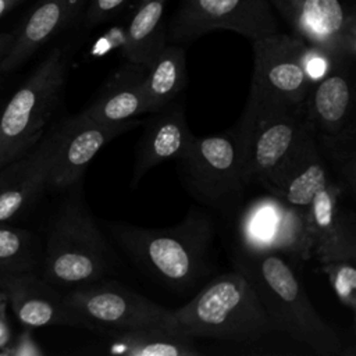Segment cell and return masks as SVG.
Here are the masks:
<instances>
[{"label":"cell","mask_w":356,"mask_h":356,"mask_svg":"<svg viewBox=\"0 0 356 356\" xmlns=\"http://www.w3.org/2000/svg\"><path fill=\"white\" fill-rule=\"evenodd\" d=\"M104 227L135 266L171 288H191L209 270L214 221L197 207L168 228L110 221Z\"/></svg>","instance_id":"1"},{"label":"cell","mask_w":356,"mask_h":356,"mask_svg":"<svg viewBox=\"0 0 356 356\" xmlns=\"http://www.w3.org/2000/svg\"><path fill=\"white\" fill-rule=\"evenodd\" d=\"M234 268L253 288L274 331L288 334L321 356L342 353L339 337L320 317L282 254L236 249Z\"/></svg>","instance_id":"2"},{"label":"cell","mask_w":356,"mask_h":356,"mask_svg":"<svg viewBox=\"0 0 356 356\" xmlns=\"http://www.w3.org/2000/svg\"><path fill=\"white\" fill-rule=\"evenodd\" d=\"M40 266V275L64 291L117 273V254L78 191L51 218Z\"/></svg>","instance_id":"3"},{"label":"cell","mask_w":356,"mask_h":356,"mask_svg":"<svg viewBox=\"0 0 356 356\" xmlns=\"http://www.w3.org/2000/svg\"><path fill=\"white\" fill-rule=\"evenodd\" d=\"M234 129L250 182L267 192L278 171L312 132L306 102L288 104L252 88Z\"/></svg>","instance_id":"4"},{"label":"cell","mask_w":356,"mask_h":356,"mask_svg":"<svg viewBox=\"0 0 356 356\" xmlns=\"http://www.w3.org/2000/svg\"><path fill=\"white\" fill-rule=\"evenodd\" d=\"M172 314L179 330L193 338L246 342L274 332L253 288L235 268L209 281Z\"/></svg>","instance_id":"5"},{"label":"cell","mask_w":356,"mask_h":356,"mask_svg":"<svg viewBox=\"0 0 356 356\" xmlns=\"http://www.w3.org/2000/svg\"><path fill=\"white\" fill-rule=\"evenodd\" d=\"M175 160L184 185L197 202L225 217L241 209L252 182L234 128L217 135H193Z\"/></svg>","instance_id":"6"},{"label":"cell","mask_w":356,"mask_h":356,"mask_svg":"<svg viewBox=\"0 0 356 356\" xmlns=\"http://www.w3.org/2000/svg\"><path fill=\"white\" fill-rule=\"evenodd\" d=\"M70 56L51 49L0 113V168L35 146L61 102Z\"/></svg>","instance_id":"7"},{"label":"cell","mask_w":356,"mask_h":356,"mask_svg":"<svg viewBox=\"0 0 356 356\" xmlns=\"http://www.w3.org/2000/svg\"><path fill=\"white\" fill-rule=\"evenodd\" d=\"M350 63L341 64L317 81L306 99L307 118L324 160L339 172L343 185L355 191L356 118Z\"/></svg>","instance_id":"8"},{"label":"cell","mask_w":356,"mask_h":356,"mask_svg":"<svg viewBox=\"0 0 356 356\" xmlns=\"http://www.w3.org/2000/svg\"><path fill=\"white\" fill-rule=\"evenodd\" d=\"M64 300L97 334L146 327L179 328L171 309L111 278L64 291Z\"/></svg>","instance_id":"9"},{"label":"cell","mask_w":356,"mask_h":356,"mask_svg":"<svg viewBox=\"0 0 356 356\" xmlns=\"http://www.w3.org/2000/svg\"><path fill=\"white\" fill-rule=\"evenodd\" d=\"M239 248L248 253H280L312 259L309 207L293 206L267 195L252 199L238 210Z\"/></svg>","instance_id":"10"},{"label":"cell","mask_w":356,"mask_h":356,"mask_svg":"<svg viewBox=\"0 0 356 356\" xmlns=\"http://www.w3.org/2000/svg\"><path fill=\"white\" fill-rule=\"evenodd\" d=\"M217 29L256 40L280 32V21L270 0H179L167 43L192 42Z\"/></svg>","instance_id":"11"},{"label":"cell","mask_w":356,"mask_h":356,"mask_svg":"<svg viewBox=\"0 0 356 356\" xmlns=\"http://www.w3.org/2000/svg\"><path fill=\"white\" fill-rule=\"evenodd\" d=\"M138 118L104 122L82 111L58 127V140L50 165L46 189L64 191L78 184L93 157L111 139L140 125Z\"/></svg>","instance_id":"12"},{"label":"cell","mask_w":356,"mask_h":356,"mask_svg":"<svg viewBox=\"0 0 356 356\" xmlns=\"http://www.w3.org/2000/svg\"><path fill=\"white\" fill-rule=\"evenodd\" d=\"M252 42L250 88L288 104H303L314 85L307 78L300 61L305 42L293 33L281 31Z\"/></svg>","instance_id":"13"},{"label":"cell","mask_w":356,"mask_h":356,"mask_svg":"<svg viewBox=\"0 0 356 356\" xmlns=\"http://www.w3.org/2000/svg\"><path fill=\"white\" fill-rule=\"evenodd\" d=\"M0 288L25 327L74 325L90 330L89 323L65 303L64 292L35 271L0 274Z\"/></svg>","instance_id":"14"},{"label":"cell","mask_w":356,"mask_h":356,"mask_svg":"<svg viewBox=\"0 0 356 356\" xmlns=\"http://www.w3.org/2000/svg\"><path fill=\"white\" fill-rule=\"evenodd\" d=\"M58 140V127L0 168V224H10L43 193Z\"/></svg>","instance_id":"15"},{"label":"cell","mask_w":356,"mask_h":356,"mask_svg":"<svg viewBox=\"0 0 356 356\" xmlns=\"http://www.w3.org/2000/svg\"><path fill=\"white\" fill-rule=\"evenodd\" d=\"M303 24L298 35L307 44L323 49L339 61L356 57L355 0H296Z\"/></svg>","instance_id":"16"},{"label":"cell","mask_w":356,"mask_h":356,"mask_svg":"<svg viewBox=\"0 0 356 356\" xmlns=\"http://www.w3.org/2000/svg\"><path fill=\"white\" fill-rule=\"evenodd\" d=\"M342 189L339 182L330 181L309 204L312 257L320 264L356 259L355 225L339 209Z\"/></svg>","instance_id":"17"},{"label":"cell","mask_w":356,"mask_h":356,"mask_svg":"<svg viewBox=\"0 0 356 356\" xmlns=\"http://www.w3.org/2000/svg\"><path fill=\"white\" fill-rule=\"evenodd\" d=\"M88 0H39L28 14L13 43L0 61V74H7L21 67L46 42L64 29L81 14Z\"/></svg>","instance_id":"18"},{"label":"cell","mask_w":356,"mask_h":356,"mask_svg":"<svg viewBox=\"0 0 356 356\" xmlns=\"http://www.w3.org/2000/svg\"><path fill=\"white\" fill-rule=\"evenodd\" d=\"M192 136L184 104L177 99L164 108L150 113L136 147L132 185H136L150 168L165 160L178 159L191 143Z\"/></svg>","instance_id":"19"},{"label":"cell","mask_w":356,"mask_h":356,"mask_svg":"<svg viewBox=\"0 0 356 356\" xmlns=\"http://www.w3.org/2000/svg\"><path fill=\"white\" fill-rule=\"evenodd\" d=\"M146 71V65L124 60L104 81L96 97L82 113L104 122H120L147 114L145 97Z\"/></svg>","instance_id":"20"},{"label":"cell","mask_w":356,"mask_h":356,"mask_svg":"<svg viewBox=\"0 0 356 356\" xmlns=\"http://www.w3.org/2000/svg\"><path fill=\"white\" fill-rule=\"evenodd\" d=\"M328 182L325 160L320 153L312 131L293 156L278 171L268 193L289 204L309 207L314 196Z\"/></svg>","instance_id":"21"},{"label":"cell","mask_w":356,"mask_h":356,"mask_svg":"<svg viewBox=\"0 0 356 356\" xmlns=\"http://www.w3.org/2000/svg\"><path fill=\"white\" fill-rule=\"evenodd\" d=\"M103 348L113 355L125 356H195L200 350L195 338L179 328L146 327L136 330L104 331Z\"/></svg>","instance_id":"22"},{"label":"cell","mask_w":356,"mask_h":356,"mask_svg":"<svg viewBox=\"0 0 356 356\" xmlns=\"http://www.w3.org/2000/svg\"><path fill=\"white\" fill-rule=\"evenodd\" d=\"M167 0H139L135 11L124 26V42L120 49L124 60L149 64L167 43L164 22Z\"/></svg>","instance_id":"23"},{"label":"cell","mask_w":356,"mask_h":356,"mask_svg":"<svg viewBox=\"0 0 356 356\" xmlns=\"http://www.w3.org/2000/svg\"><path fill=\"white\" fill-rule=\"evenodd\" d=\"M185 50L175 43H165L149 64L145 78V97L147 114L156 113L186 88Z\"/></svg>","instance_id":"24"},{"label":"cell","mask_w":356,"mask_h":356,"mask_svg":"<svg viewBox=\"0 0 356 356\" xmlns=\"http://www.w3.org/2000/svg\"><path fill=\"white\" fill-rule=\"evenodd\" d=\"M39 261V245L31 231L0 224V274L35 271Z\"/></svg>","instance_id":"25"},{"label":"cell","mask_w":356,"mask_h":356,"mask_svg":"<svg viewBox=\"0 0 356 356\" xmlns=\"http://www.w3.org/2000/svg\"><path fill=\"white\" fill-rule=\"evenodd\" d=\"M321 270L327 274L337 299L350 310L356 309V268L355 261L339 260L323 263Z\"/></svg>","instance_id":"26"},{"label":"cell","mask_w":356,"mask_h":356,"mask_svg":"<svg viewBox=\"0 0 356 356\" xmlns=\"http://www.w3.org/2000/svg\"><path fill=\"white\" fill-rule=\"evenodd\" d=\"M300 61H302V67H303L307 78L313 83L323 79L327 74H330L338 65L346 64V61H339L330 53L324 51L323 49L307 44L306 42L302 46Z\"/></svg>","instance_id":"27"},{"label":"cell","mask_w":356,"mask_h":356,"mask_svg":"<svg viewBox=\"0 0 356 356\" xmlns=\"http://www.w3.org/2000/svg\"><path fill=\"white\" fill-rule=\"evenodd\" d=\"M131 1L132 0H88L82 11L83 28L92 29L111 21L125 10Z\"/></svg>","instance_id":"28"},{"label":"cell","mask_w":356,"mask_h":356,"mask_svg":"<svg viewBox=\"0 0 356 356\" xmlns=\"http://www.w3.org/2000/svg\"><path fill=\"white\" fill-rule=\"evenodd\" d=\"M7 306L8 305L0 306V352H4L6 348L10 346L11 341V328L7 317Z\"/></svg>","instance_id":"29"},{"label":"cell","mask_w":356,"mask_h":356,"mask_svg":"<svg viewBox=\"0 0 356 356\" xmlns=\"http://www.w3.org/2000/svg\"><path fill=\"white\" fill-rule=\"evenodd\" d=\"M14 35H15V31L14 32H0V61L8 51L11 43H13Z\"/></svg>","instance_id":"30"},{"label":"cell","mask_w":356,"mask_h":356,"mask_svg":"<svg viewBox=\"0 0 356 356\" xmlns=\"http://www.w3.org/2000/svg\"><path fill=\"white\" fill-rule=\"evenodd\" d=\"M22 0H0V18L17 7Z\"/></svg>","instance_id":"31"},{"label":"cell","mask_w":356,"mask_h":356,"mask_svg":"<svg viewBox=\"0 0 356 356\" xmlns=\"http://www.w3.org/2000/svg\"><path fill=\"white\" fill-rule=\"evenodd\" d=\"M1 305H8V299H7L6 292L0 288V306H1Z\"/></svg>","instance_id":"32"}]
</instances>
